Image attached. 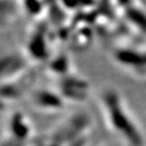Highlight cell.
<instances>
[{"instance_id":"obj_1","label":"cell","mask_w":146,"mask_h":146,"mask_svg":"<svg viewBox=\"0 0 146 146\" xmlns=\"http://www.w3.org/2000/svg\"><path fill=\"white\" fill-rule=\"evenodd\" d=\"M109 119L116 131L124 137L133 146H141L142 138L134 123L128 118L127 114L121 107L115 95H108L106 98Z\"/></svg>"},{"instance_id":"obj_2","label":"cell","mask_w":146,"mask_h":146,"mask_svg":"<svg viewBox=\"0 0 146 146\" xmlns=\"http://www.w3.org/2000/svg\"><path fill=\"white\" fill-rule=\"evenodd\" d=\"M11 129H13V133L14 134V136L21 139H24L29 134V126L24 123V121H22V118H20V117H16V118L13 119Z\"/></svg>"}]
</instances>
